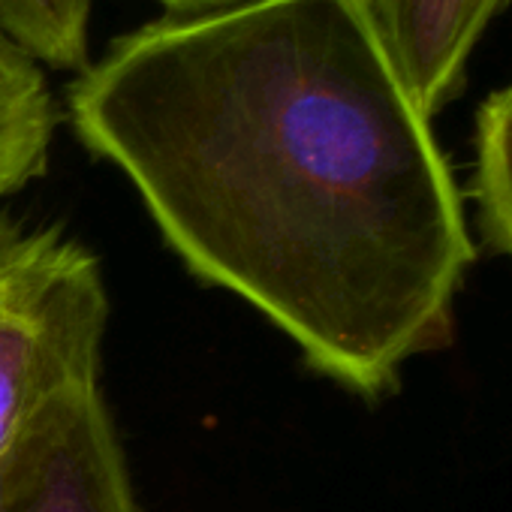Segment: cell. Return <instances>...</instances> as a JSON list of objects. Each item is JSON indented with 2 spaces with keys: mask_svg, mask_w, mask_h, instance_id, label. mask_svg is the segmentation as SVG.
Wrapping results in <instances>:
<instances>
[{
  "mask_svg": "<svg viewBox=\"0 0 512 512\" xmlns=\"http://www.w3.org/2000/svg\"><path fill=\"white\" fill-rule=\"evenodd\" d=\"M79 142L166 244L362 398L452 344L476 247L365 0H241L118 37L67 88Z\"/></svg>",
  "mask_w": 512,
  "mask_h": 512,
  "instance_id": "obj_1",
  "label": "cell"
},
{
  "mask_svg": "<svg viewBox=\"0 0 512 512\" xmlns=\"http://www.w3.org/2000/svg\"><path fill=\"white\" fill-rule=\"evenodd\" d=\"M106 320L97 256L0 211V449L61 392L100 383Z\"/></svg>",
  "mask_w": 512,
  "mask_h": 512,
  "instance_id": "obj_2",
  "label": "cell"
},
{
  "mask_svg": "<svg viewBox=\"0 0 512 512\" xmlns=\"http://www.w3.org/2000/svg\"><path fill=\"white\" fill-rule=\"evenodd\" d=\"M0 512H139L100 383L61 392L0 449Z\"/></svg>",
  "mask_w": 512,
  "mask_h": 512,
  "instance_id": "obj_3",
  "label": "cell"
},
{
  "mask_svg": "<svg viewBox=\"0 0 512 512\" xmlns=\"http://www.w3.org/2000/svg\"><path fill=\"white\" fill-rule=\"evenodd\" d=\"M371 22L425 118L467 82V64L509 0H365Z\"/></svg>",
  "mask_w": 512,
  "mask_h": 512,
  "instance_id": "obj_4",
  "label": "cell"
},
{
  "mask_svg": "<svg viewBox=\"0 0 512 512\" xmlns=\"http://www.w3.org/2000/svg\"><path fill=\"white\" fill-rule=\"evenodd\" d=\"M55 124L40 64L0 31V199L46 175Z\"/></svg>",
  "mask_w": 512,
  "mask_h": 512,
  "instance_id": "obj_5",
  "label": "cell"
},
{
  "mask_svg": "<svg viewBox=\"0 0 512 512\" xmlns=\"http://www.w3.org/2000/svg\"><path fill=\"white\" fill-rule=\"evenodd\" d=\"M473 196L485 244L512 260V82L491 91L476 112Z\"/></svg>",
  "mask_w": 512,
  "mask_h": 512,
  "instance_id": "obj_6",
  "label": "cell"
},
{
  "mask_svg": "<svg viewBox=\"0 0 512 512\" xmlns=\"http://www.w3.org/2000/svg\"><path fill=\"white\" fill-rule=\"evenodd\" d=\"M88 19L91 0H0V31L55 70L82 73L91 64Z\"/></svg>",
  "mask_w": 512,
  "mask_h": 512,
  "instance_id": "obj_7",
  "label": "cell"
},
{
  "mask_svg": "<svg viewBox=\"0 0 512 512\" xmlns=\"http://www.w3.org/2000/svg\"><path fill=\"white\" fill-rule=\"evenodd\" d=\"M157 4L166 10V16H202L223 7H235L241 0H157Z\"/></svg>",
  "mask_w": 512,
  "mask_h": 512,
  "instance_id": "obj_8",
  "label": "cell"
}]
</instances>
